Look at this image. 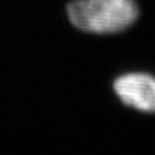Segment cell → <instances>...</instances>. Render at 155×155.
Instances as JSON below:
<instances>
[{
    "mask_svg": "<svg viewBox=\"0 0 155 155\" xmlns=\"http://www.w3.org/2000/svg\"><path fill=\"white\" fill-rule=\"evenodd\" d=\"M114 90L125 105L146 113H155V78L147 74H127L118 77Z\"/></svg>",
    "mask_w": 155,
    "mask_h": 155,
    "instance_id": "cell-2",
    "label": "cell"
},
{
    "mask_svg": "<svg viewBox=\"0 0 155 155\" xmlns=\"http://www.w3.org/2000/svg\"><path fill=\"white\" fill-rule=\"evenodd\" d=\"M67 12L74 27L92 33L123 31L139 14L134 0H75Z\"/></svg>",
    "mask_w": 155,
    "mask_h": 155,
    "instance_id": "cell-1",
    "label": "cell"
}]
</instances>
